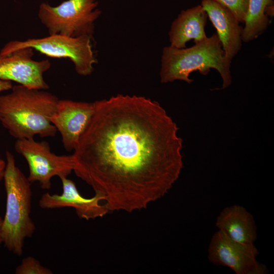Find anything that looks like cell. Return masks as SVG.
I'll return each mask as SVG.
<instances>
[{"instance_id": "obj_3", "label": "cell", "mask_w": 274, "mask_h": 274, "mask_svg": "<svg viewBox=\"0 0 274 274\" xmlns=\"http://www.w3.org/2000/svg\"><path fill=\"white\" fill-rule=\"evenodd\" d=\"M231 60L226 55L217 35L207 37L189 48H163L161 58L160 79L162 83L181 80L191 83L190 75L197 71L207 75L211 69L216 70L222 78L221 89L232 83Z\"/></svg>"}, {"instance_id": "obj_20", "label": "cell", "mask_w": 274, "mask_h": 274, "mask_svg": "<svg viewBox=\"0 0 274 274\" xmlns=\"http://www.w3.org/2000/svg\"><path fill=\"white\" fill-rule=\"evenodd\" d=\"M2 224H3V218L0 217V246L3 244V237H2Z\"/></svg>"}, {"instance_id": "obj_15", "label": "cell", "mask_w": 274, "mask_h": 274, "mask_svg": "<svg viewBox=\"0 0 274 274\" xmlns=\"http://www.w3.org/2000/svg\"><path fill=\"white\" fill-rule=\"evenodd\" d=\"M272 4L273 0H249L243 27V42L248 43L257 39L267 29L270 19L265 11L268 6Z\"/></svg>"}, {"instance_id": "obj_7", "label": "cell", "mask_w": 274, "mask_h": 274, "mask_svg": "<svg viewBox=\"0 0 274 274\" xmlns=\"http://www.w3.org/2000/svg\"><path fill=\"white\" fill-rule=\"evenodd\" d=\"M14 148L27 163L29 182L39 183L43 189L51 188L54 177H67L73 171V155L55 154L45 141L38 142L34 138L18 139Z\"/></svg>"}, {"instance_id": "obj_6", "label": "cell", "mask_w": 274, "mask_h": 274, "mask_svg": "<svg viewBox=\"0 0 274 274\" xmlns=\"http://www.w3.org/2000/svg\"><path fill=\"white\" fill-rule=\"evenodd\" d=\"M92 39L89 36L72 37L49 35L42 38L10 41L3 47L0 53L6 54L21 48H30L50 57L70 59L76 72L80 75L87 76L93 72L94 64L97 62L92 49Z\"/></svg>"}, {"instance_id": "obj_21", "label": "cell", "mask_w": 274, "mask_h": 274, "mask_svg": "<svg viewBox=\"0 0 274 274\" xmlns=\"http://www.w3.org/2000/svg\"><path fill=\"white\" fill-rule=\"evenodd\" d=\"M1 157V156H0Z\"/></svg>"}, {"instance_id": "obj_17", "label": "cell", "mask_w": 274, "mask_h": 274, "mask_svg": "<svg viewBox=\"0 0 274 274\" xmlns=\"http://www.w3.org/2000/svg\"><path fill=\"white\" fill-rule=\"evenodd\" d=\"M228 8L244 23L248 8L249 0H213Z\"/></svg>"}, {"instance_id": "obj_1", "label": "cell", "mask_w": 274, "mask_h": 274, "mask_svg": "<svg viewBox=\"0 0 274 274\" xmlns=\"http://www.w3.org/2000/svg\"><path fill=\"white\" fill-rule=\"evenodd\" d=\"M94 104L72 154L73 172L104 197L109 212L145 209L181 174L177 125L158 102L144 96L118 94Z\"/></svg>"}, {"instance_id": "obj_19", "label": "cell", "mask_w": 274, "mask_h": 274, "mask_svg": "<svg viewBox=\"0 0 274 274\" xmlns=\"http://www.w3.org/2000/svg\"><path fill=\"white\" fill-rule=\"evenodd\" d=\"M5 168L6 161L2 159L0 157V184L4 179Z\"/></svg>"}, {"instance_id": "obj_12", "label": "cell", "mask_w": 274, "mask_h": 274, "mask_svg": "<svg viewBox=\"0 0 274 274\" xmlns=\"http://www.w3.org/2000/svg\"><path fill=\"white\" fill-rule=\"evenodd\" d=\"M200 5L217 30L225 55L232 60L242 46L240 22L230 10L213 0H202Z\"/></svg>"}, {"instance_id": "obj_8", "label": "cell", "mask_w": 274, "mask_h": 274, "mask_svg": "<svg viewBox=\"0 0 274 274\" xmlns=\"http://www.w3.org/2000/svg\"><path fill=\"white\" fill-rule=\"evenodd\" d=\"M259 252L254 245L241 243L218 230L212 236L208 259L216 265L227 266L236 274H266L267 267L258 262Z\"/></svg>"}, {"instance_id": "obj_18", "label": "cell", "mask_w": 274, "mask_h": 274, "mask_svg": "<svg viewBox=\"0 0 274 274\" xmlns=\"http://www.w3.org/2000/svg\"><path fill=\"white\" fill-rule=\"evenodd\" d=\"M12 87L11 81L0 79V93L11 89Z\"/></svg>"}, {"instance_id": "obj_14", "label": "cell", "mask_w": 274, "mask_h": 274, "mask_svg": "<svg viewBox=\"0 0 274 274\" xmlns=\"http://www.w3.org/2000/svg\"><path fill=\"white\" fill-rule=\"evenodd\" d=\"M216 226L229 238L241 243L254 244L257 238L253 216L241 206L224 208L217 218Z\"/></svg>"}, {"instance_id": "obj_10", "label": "cell", "mask_w": 274, "mask_h": 274, "mask_svg": "<svg viewBox=\"0 0 274 274\" xmlns=\"http://www.w3.org/2000/svg\"><path fill=\"white\" fill-rule=\"evenodd\" d=\"M94 102L59 99L51 118L67 151H74L95 112Z\"/></svg>"}, {"instance_id": "obj_11", "label": "cell", "mask_w": 274, "mask_h": 274, "mask_svg": "<svg viewBox=\"0 0 274 274\" xmlns=\"http://www.w3.org/2000/svg\"><path fill=\"white\" fill-rule=\"evenodd\" d=\"M62 184V192L60 194H51L46 192L41 196L39 205L43 209H55L73 208L80 219L89 220L100 218L107 215L109 211L105 204L104 197L95 193L91 198H85L79 193L75 182L67 177L59 178Z\"/></svg>"}, {"instance_id": "obj_4", "label": "cell", "mask_w": 274, "mask_h": 274, "mask_svg": "<svg viewBox=\"0 0 274 274\" xmlns=\"http://www.w3.org/2000/svg\"><path fill=\"white\" fill-rule=\"evenodd\" d=\"M3 180L6 206L3 218V244L9 252L21 256L25 240L31 237L36 230L30 216L31 183L17 166L14 155L8 151L6 153Z\"/></svg>"}, {"instance_id": "obj_13", "label": "cell", "mask_w": 274, "mask_h": 274, "mask_svg": "<svg viewBox=\"0 0 274 274\" xmlns=\"http://www.w3.org/2000/svg\"><path fill=\"white\" fill-rule=\"evenodd\" d=\"M208 18L201 5L181 11L172 22L168 32L169 46L184 48L191 40L197 43L206 39L205 26Z\"/></svg>"}, {"instance_id": "obj_5", "label": "cell", "mask_w": 274, "mask_h": 274, "mask_svg": "<svg viewBox=\"0 0 274 274\" xmlns=\"http://www.w3.org/2000/svg\"><path fill=\"white\" fill-rule=\"evenodd\" d=\"M97 0H66L56 6L42 3L38 17L49 35L93 38L94 23L100 16Z\"/></svg>"}, {"instance_id": "obj_16", "label": "cell", "mask_w": 274, "mask_h": 274, "mask_svg": "<svg viewBox=\"0 0 274 274\" xmlns=\"http://www.w3.org/2000/svg\"><path fill=\"white\" fill-rule=\"evenodd\" d=\"M16 274H52L53 271L43 266L40 262L32 256H27L22 259L19 265L15 268Z\"/></svg>"}, {"instance_id": "obj_9", "label": "cell", "mask_w": 274, "mask_h": 274, "mask_svg": "<svg viewBox=\"0 0 274 274\" xmlns=\"http://www.w3.org/2000/svg\"><path fill=\"white\" fill-rule=\"evenodd\" d=\"M33 50L24 48L6 54L0 53V79L32 89H49L44 74L50 69L51 63L48 59L33 60Z\"/></svg>"}, {"instance_id": "obj_2", "label": "cell", "mask_w": 274, "mask_h": 274, "mask_svg": "<svg viewBox=\"0 0 274 274\" xmlns=\"http://www.w3.org/2000/svg\"><path fill=\"white\" fill-rule=\"evenodd\" d=\"M58 100L46 90L13 86L10 93L0 95V122L16 140L54 137L57 130L51 118Z\"/></svg>"}]
</instances>
